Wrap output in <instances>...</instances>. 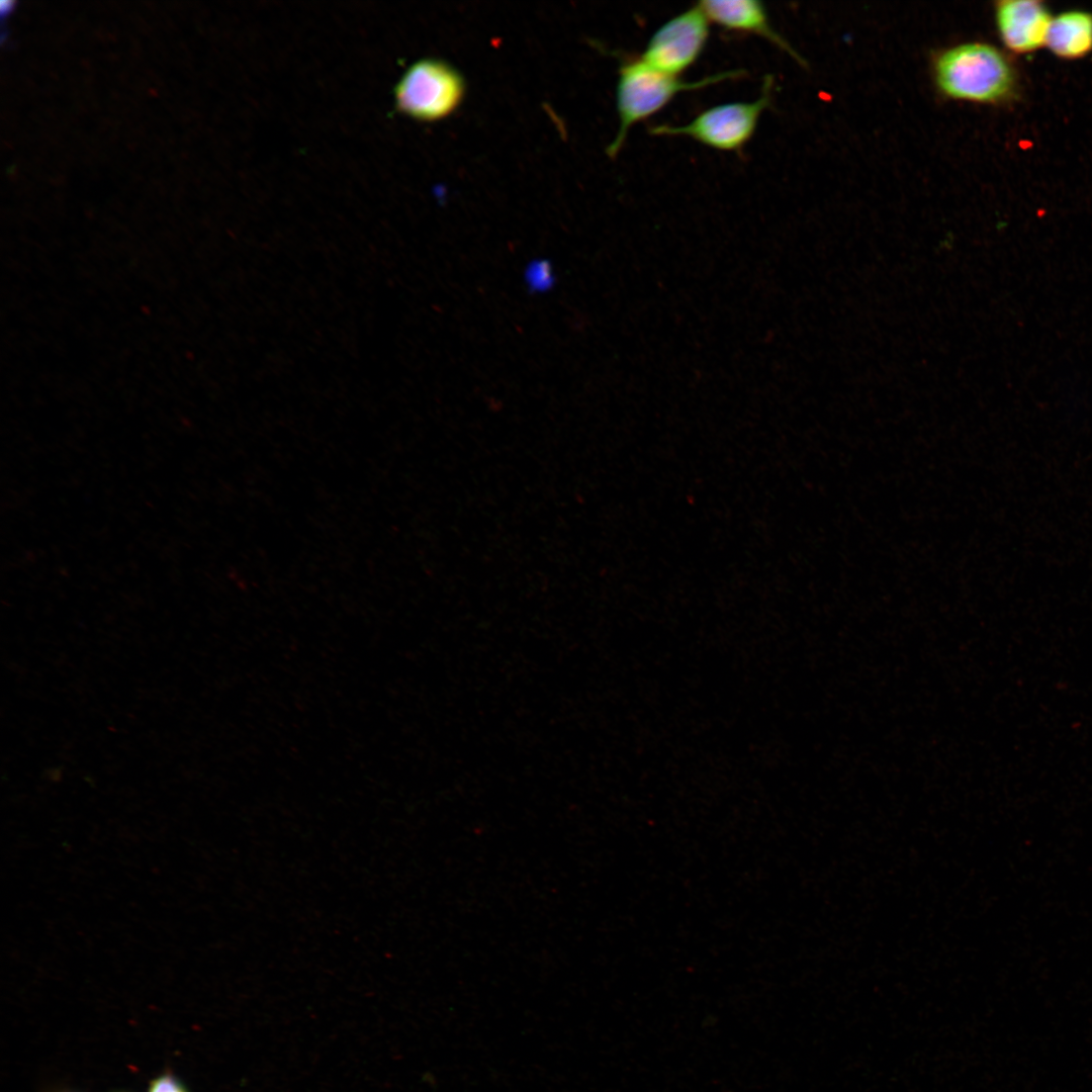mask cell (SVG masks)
Returning a JSON list of instances; mask_svg holds the SVG:
<instances>
[{"instance_id":"5","label":"cell","mask_w":1092,"mask_h":1092,"mask_svg":"<svg viewBox=\"0 0 1092 1092\" xmlns=\"http://www.w3.org/2000/svg\"><path fill=\"white\" fill-rule=\"evenodd\" d=\"M709 24L710 20L698 3L659 26L640 59L660 72L679 77L704 52Z\"/></svg>"},{"instance_id":"4","label":"cell","mask_w":1092,"mask_h":1092,"mask_svg":"<svg viewBox=\"0 0 1092 1092\" xmlns=\"http://www.w3.org/2000/svg\"><path fill=\"white\" fill-rule=\"evenodd\" d=\"M465 82L451 64L436 58L413 63L394 89L399 112L413 118L432 121L452 113L461 103Z\"/></svg>"},{"instance_id":"9","label":"cell","mask_w":1092,"mask_h":1092,"mask_svg":"<svg viewBox=\"0 0 1092 1092\" xmlns=\"http://www.w3.org/2000/svg\"><path fill=\"white\" fill-rule=\"evenodd\" d=\"M527 284L534 291H543L553 284V273L546 261H533L526 269Z\"/></svg>"},{"instance_id":"2","label":"cell","mask_w":1092,"mask_h":1092,"mask_svg":"<svg viewBox=\"0 0 1092 1092\" xmlns=\"http://www.w3.org/2000/svg\"><path fill=\"white\" fill-rule=\"evenodd\" d=\"M935 79L948 97L980 103H999L1016 88V74L998 49L981 42L943 52L936 60Z\"/></svg>"},{"instance_id":"7","label":"cell","mask_w":1092,"mask_h":1092,"mask_svg":"<svg viewBox=\"0 0 1092 1092\" xmlns=\"http://www.w3.org/2000/svg\"><path fill=\"white\" fill-rule=\"evenodd\" d=\"M699 5L710 22L727 31L754 34L764 38L796 61L802 59L774 28L765 5L757 0H705Z\"/></svg>"},{"instance_id":"3","label":"cell","mask_w":1092,"mask_h":1092,"mask_svg":"<svg viewBox=\"0 0 1092 1092\" xmlns=\"http://www.w3.org/2000/svg\"><path fill=\"white\" fill-rule=\"evenodd\" d=\"M774 81L772 75H765L760 94L754 101L718 104L703 110L686 124H654L648 127V132L688 136L718 151H740L753 136L762 112L771 105Z\"/></svg>"},{"instance_id":"6","label":"cell","mask_w":1092,"mask_h":1092,"mask_svg":"<svg viewBox=\"0 0 1092 1092\" xmlns=\"http://www.w3.org/2000/svg\"><path fill=\"white\" fill-rule=\"evenodd\" d=\"M1052 16L1036 0H1005L996 6V22L1004 44L1014 53L1034 52L1045 44Z\"/></svg>"},{"instance_id":"8","label":"cell","mask_w":1092,"mask_h":1092,"mask_svg":"<svg viewBox=\"0 0 1092 1092\" xmlns=\"http://www.w3.org/2000/svg\"><path fill=\"white\" fill-rule=\"evenodd\" d=\"M1044 46L1061 59L1087 56L1092 51V14L1070 10L1052 17Z\"/></svg>"},{"instance_id":"1","label":"cell","mask_w":1092,"mask_h":1092,"mask_svg":"<svg viewBox=\"0 0 1092 1092\" xmlns=\"http://www.w3.org/2000/svg\"><path fill=\"white\" fill-rule=\"evenodd\" d=\"M745 74L744 70L735 69L696 81H686L650 67L640 57L622 59L616 87L619 127L607 148V155L615 158L630 128L660 111L678 93L702 89L729 79H739Z\"/></svg>"},{"instance_id":"10","label":"cell","mask_w":1092,"mask_h":1092,"mask_svg":"<svg viewBox=\"0 0 1092 1092\" xmlns=\"http://www.w3.org/2000/svg\"><path fill=\"white\" fill-rule=\"evenodd\" d=\"M149 1092H186V1090L176 1079L166 1075L156 1079Z\"/></svg>"}]
</instances>
